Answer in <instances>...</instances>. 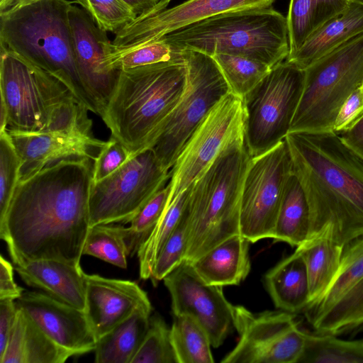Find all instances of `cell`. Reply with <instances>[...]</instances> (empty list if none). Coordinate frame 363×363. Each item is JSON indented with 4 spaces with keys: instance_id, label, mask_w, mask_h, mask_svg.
Listing matches in <instances>:
<instances>
[{
    "instance_id": "cell-1",
    "label": "cell",
    "mask_w": 363,
    "mask_h": 363,
    "mask_svg": "<svg viewBox=\"0 0 363 363\" xmlns=\"http://www.w3.org/2000/svg\"><path fill=\"white\" fill-rule=\"evenodd\" d=\"M94 162L64 159L18 182L0 222V238L15 266L43 259L80 264Z\"/></svg>"
},
{
    "instance_id": "cell-2",
    "label": "cell",
    "mask_w": 363,
    "mask_h": 363,
    "mask_svg": "<svg viewBox=\"0 0 363 363\" xmlns=\"http://www.w3.org/2000/svg\"><path fill=\"white\" fill-rule=\"evenodd\" d=\"M285 140L308 204V238L326 228L344 247L362 237L363 159L333 131L289 132Z\"/></svg>"
},
{
    "instance_id": "cell-3",
    "label": "cell",
    "mask_w": 363,
    "mask_h": 363,
    "mask_svg": "<svg viewBox=\"0 0 363 363\" xmlns=\"http://www.w3.org/2000/svg\"><path fill=\"white\" fill-rule=\"evenodd\" d=\"M71 6L69 0H35L0 14V48L60 79L89 111L99 116L77 70Z\"/></svg>"
},
{
    "instance_id": "cell-4",
    "label": "cell",
    "mask_w": 363,
    "mask_h": 363,
    "mask_svg": "<svg viewBox=\"0 0 363 363\" xmlns=\"http://www.w3.org/2000/svg\"><path fill=\"white\" fill-rule=\"evenodd\" d=\"M0 96L8 130L93 133L89 110L63 82L3 48Z\"/></svg>"
},
{
    "instance_id": "cell-5",
    "label": "cell",
    "mask_w": 363,
    "mask_h": 363,
    "mask_svg": "<svg viewBox=\"0 0 363 363\" xmlns=\"http://www.w3.org/2000/svg\"><path fill=\"white\" fill-rule=\"evenodd\" d=\"M186 74L182 57L121 71L101 116L111 137L124 145L132 155L147 148L181 99Z\"/></svg>"
},
{
    "instance_id": "cell-6",
    "label": "cell",
    "mask_w": 363,
    "mask_h": 363,
    "mask_svg": "<svg viewBox=\"0 0 363 363\" xmlns=\"http://www.w3.org/2000/svg\"><path fill=\"white\" fill-rule=\"evenodd\" d=\"M250 160L245 143H235L190 186L185 260L191 262L240 233L241 194Z\"/></svg>"
},
{
    "instance_id": "cell-7",
    "label": "cell",
    "mask_w": 363,
    "mask_h": 363,
    "mask_svg": "<svg viewBox=\"0 0 363 363\" xmlns=\"http://www.w3.org/2000/svg\"><path fill=\"white\" fill-rule=\"evenodd\" d=\"M161 38L177 52L241 56L270 67L289 54L286 17L272 6L220 13Z\"/></svg>"
},
{
    "instance_id": "cell-8",
    "label": "cell",
    "mask_w": 363,
    "mask_h": 363,
    "mask_svg": "<svg viewBox=\"0 0 363 363\" xmlns=\"http://www.w3.org/2000/svg\"><path fill=\"white\" fill-rule=\"evenodd\" d=\"M363 85V33L304 69L301 96L289 132L333 131L347 97Z\"/></svg>"
},
{
    "instance_id": "cell-9",
    "label": "cell",
    "mask_w": 363,
    "mask_h": 363,
    "mask_svg": "<svg viewBox=\"0 0 363 363\" xmlns=\"http://www.w3.org/2000/svg\"><path fill=\"white\" fill-rule=\"evenodd\" d=\"M179 52L186 67V87L147 146L152 149L162 167L169 172L211 110L230 92L211 56L192 50Z\"/></svg>"
},
{
    "instance_id": "cell-10",
    "label": "cell",
    "mask_w": 363,
    "mask_h": 363,
    "mask_svg": "<svg viewBox=\"0 0 363 363\" xmlns=\"http://www.w3.org/2000/svg\"><path fill=\"white\" fill-rule=\"evenodd\" d=\"M304 82V70L284 60L242 98L245 144L250 157L262 155L289 133Z\"/></svg>"
},
{
    "instance_id": "cell-11",
    "label": "cell",
    "mask_w": 363,
    "mask_h": 363,
    "mask_svg": "<svg viewBox=\"0 0 363 363\" xmlns=\"http://www.w3.org/2000/svg\"><path fill=\"white\" fill-rule=\"evenodd\" d=\"M169 179L170 172L162 167L152 149L145 148L133 155L112 174L92 182L89 200L90 227L130 223Z\"/></svg>"
},
{
    "instance_id": "cell-12",
    "label": "cell",
    "mask_w": 363,
    "mask_h": 363,
    "mask_svg": "<svg viewBox=\"0 0 363 363\" xmlns=\"http://www.w3.org/2000/svg\"><path fill=\"white\" fill-rule=\"evenodd\" d=\"M245 143L242 99L229 92L211 110L186 142L170 170L169 200L186 190L220 152Z\"/></svg>"
},
{
    "instance_id": "cell-13",
    "label": "cell",
    "mask_w": 363,
    "mask_h": 363,
    "mask_svg": "<svg viewBox=\"0 0 363 363\" xmlns=\"http://www.w3.org/2000/svg\"><path fill=\"white\" fill-rule=\"evenodd\" d=\"M291 172V157L285 139L267 152L250 157L240 209V233L250 242L272 239Z\"/></svg>"
},
{
    "instance_id": "cell-14",
    "label": "cell",
    "mask_w": 363,
    "mask_h": 363,
    "mask_svg": "<svg viewBox=\"0 0 363 363\" xmlns=\"http://www.w3.org/2000/svg\"><path fill=\"white\" fill-rule=\"evenodd\" d=\"M234 327L239 340L222 363H299L306 332L298 328L294 313H255L234 306Z\"/></svg>"
},
{
    "instance_id": "cell-15",
    "label": "cell",
    "mask_w": 363,
    "mask_h": 363,
    "mask_svg": "<svg viewBox=\"0 0 363 363\" xmlns=\"http://www.w3.org/2000/svg\"><path fill=\"white\" fill-rule=\"evenodd\" d=\"M303 312L317 333L336 335L363 327V236L344 247L332 282Z\"/></svg>"
},
{
    "instance_id": "cell-16",
    "label": "cell",
    "mask_w": 363,
    "mask_h": 363,
    "mask_svg": "<svg viewBox=\"0 0 363 363\" xmlns=\"http://www.w3.org/2000/svg\"><path fill=\"white\" fill-rule=\"evenodd\" d=\"M171 297L174 315H188L207 332L212 347H218L234 327V306L223 286L207 284L184 260L163 279Z\"/></svg>"
},
{
    "instance_id": "cell-17",
    "label": "cell",
    "mask_w": 363,
    "mask_h": 363,
    "mask_svg": "<svg viewBox=\"0 0 363 363\" xmlns=\"http://www.w3.org/2000/svg\"><path fill=\"white\" fill-rule=\"evenodd\" d=\"M172 0H160L149 11L137 16L116 34L112 44L130 46L160 38L220 13L271 7L275 0H187L167 9Z\"/></svg>"
},
{
    "instance_id": "cell-18",
    "label": "cell",
    "mask_w": 363,
    "mask_h": 363,
    "mask_svg": "<svg viewBox=\"0 0 363 363\" xmlns=\"http://www.w3.org/2000/svg\"><path fill=\"white\" fill-rule=\"evenodd\" d=\"M69 14L77 70L101 116L121 73L107 63L112 42L83 9L72 5Z\"/></svg>"
},
{
    "instance_id": "cell-19",
    "label": "cell",
    "mask_w": 363,
    "mask_h": 363,
    "mask_svg": "<svg viewBox=\"0 0 363 363\" xmlns=\"http://www.w3.org/2000/svg\"><path fill=\"white\" fill-rule=\"evenodd\" d=\"M16 304L52 340L72 356L94 350L97 339L84 310L42 291H24Z\"/></svg>"
},
{
    "instance_id": "cell-20",
    "label": "cell",
    "mask_w": 363,
    "mask_h": 363,
    "mask_svg": "<svg viewBox=\"0 0 363 363\" xmlns=\"http://www.w3.org/2000/svg\"><path fill=\"white\" fill-rule=\"evenodd\" d=\"M7 131L21 159L19 182L64 159L88 157L95 161L106 144L93 133Z\"/></svg>"
},
{
    "instance_id": "cell-21",
    "label": "cell",
    "mask_w": 363,
    "mask_h": 363,
    "mask_svg": "<svg viewBox=\"0 0 363 363\" xmlns=\"http://www.w3.org/2000/svg\"><path fill=\"white\" fill-rule=\"evenodd\" d=\"M85 309L98 340L135 310L152 307L147 293L129 280L85 274Z\"/></svg>"
},
{
    "instance_id": "cell-22",
    "label": "cell",
    "mask_w": 363,
    "mask_h": 363,
    "mask_svg": "<svg viewBox=\"0 0 363 363\" xmlns=\"http://www.w3.org/2000/svg\"><path fill=\"white\" fill-rule=\"evenodd\" d=\"M28 286L77 308L85 309V273L80 264L43 259L15 266Z\"/></svg>"
},
{
    "instance_id": "cell-23",
    "label": "cell",
    "mask_w": 363,
    "mask_h": 363,
    "mask_svg": "<svg viewBox=\"0 0 363 363\" xmlns=\"http://www.w3.org/2000/svg\"><path fill=\"white\" fill-rule=\"evenodd\" d=\"M249 243L240 233L236 234L190 262L207 284L223 287L238 285L250 271Z\"/></svg>"
},
{
    "instance_id": "cell-24",
    "label": "cell",
    "mask_w": 363,
    "mask_h": 363,
    "mask_svg": "<svg viewBox=\"0 0 363 363\" xmlns=\"http://www.w3.org/2000/svg\"><path fill=\"white\" fill-rule=\"evenodd\" d=\"M0 363H63L72 355L52 340L21 308Z\"/></svg>"
},
{
    "instance_id": "cell-25",
    "label": "cell",
    "mask_w": 363,
    "mask_h": 363,
    "mask_svg": "<svg viewBox=\"0 0 363 363\" xmlns=\"http://www.w3.org/2000/svg\"><path fill=\"white\" fill-rule=\"evenodd\" d=\"M363 33V4L351 2L340 15L313 33L298 50L286 60L301 69L350 38Z\"/></svg>"
},
{
    "instance_id": "cell-26",
    "label": "cell",
    "mask_w": 363,
    "mask_h": 363,
    "mask_svg": "<svg viewBox=\"0 0 363 363\" xmlns=\"http://www.w3.org/2000/svg\"><path fill=\"white\" fill-rule=\"evenodd\" d=\"M265 287L275 306L291 313L304 311L311 302L309 281L303 257L295 250L264 275Z\"/></svg>"
},
{
    "instance_id": "cell-27",
    "label": "cell",
    "mask_w": 363,
    "mask_h": 363,
    "mask_svg": "<svg viewBox=\"0 0 363 363\" xmlns=\"http://www.w3.org/2000/svg\"><path fill=\"white\" fill-rule=\"evenodd\" d=\"M152 307L135 310L99 338L94 349L96 363H131L147 333Z\"/></svg>"
},
{
    "instance_id": "cell-28",
    "label": "cell",
    "mask_w": 363,
    "mask_h": 363,
    "mask_svg": "<svg viewBox=\"0 0 363 363\" xmlns=\"http://www.w3.org/2000/svg\"><path fill=\"white\" fill-rule=\"evenodd\" d=\"M296 250L301 252L306 264L311 303L322 295L332 282L339 269L344 247L333 240L331 230L326 228Z\"/></svg>"
},
{
    "instance_id": "cell-29",
    "label": "cell",
    "mask_w": 363,
    "mask_h": 363,
    "mask_svg": "<svg viewBox=\"0 0 363 363\" xmlns=\"http://www.w3.org/2000/svg\"><path fill=\"white\" fill-rule=\"evenodd\" d=\"M348 0H290L286 16L289 54L292 57L305 41L325 23L342 13Z\"/></svg>"
},
{
    "instance_id": "cell-30",
    "label": "cell",
    "mask_w": 363,
    "mask_h": 363,
    "mask_svg": "<svg viewBox=\"0 0 363 363\" xmlns=\"http://www.w3.org/2000/svg\"><path fill=\"white\" fill-rule=\"evenodd\" d=\"M309 233L310 213L307 199L297 177L291 172L286 183L272 239L297 247L308 238Z\"/></svg>"
},
{
    "instance_id": "cell-31",
    "label": "cell",
    "mask_w": 363,
    "mask_h": 363,
    "mask_svg": "<svg viewBox=\"0 0 363 363\" xmlns=\"http://www.w3.org/2000/svg\"><path fill=\"white\" fill-rule=\"evenodd\" d=\"M177 363H212V347L204 328L188 315H174L170 328Z\"/></svg>"
},
{
    "instance_id": "cell-32",
    "label": "cell",
    "mask_w": 363,
    "mask_h": 363,
    "mask_svg": "<svg viewBox=\"0 0 363 363\" xmlns=\"http://www.w3.org/2000/svg\"><path fill=\"white\" fill-rule=\"evenodd\" d=\"M189 187L173 199H168L158 222L139 248L137 255L140 279H150L157 255L184 215Z\"/></svg>"
},
{
    "instance_id": "cell-33",
    "label": "cell",
    "mask_w": 363,
    "mask_h": 363,
    "mask_svg": "<svg viewBox=\"0 0 363 363\" xmlns=\"http://www.w3.org/2000/svg\"><path fill=\"white\" fill-rule=\"evenodd\" d=\"M299 363H363V340H344L332 334L306 332Z\"/></svg>"
},
{
    "instance_id": "cell-34",
    "label": "cell",
    "mask_w": 363,
    "mask_h": 363,
    "mask_svg": "<svg viewBox=\"0 0 363 363\" xmlns=\"http://www.w3.org/2000/svg\"><path fill=\"white\" fill-rule=\"evenodd\" d=\"M181 54L162 38L130 46L116 47L112 43L107 54L110 67L119 71L180 59Z\"/></svg>"
},
{
    "instance_id": "cell-35",
    "label": "cell",
    "mask_w": 363,
    "mask_h": 363,
    "mask_svg": "<svg viewBox=\"0 0 363 363\" xmlns=\"http://www.w3.org/2000/svg\"><path fill=\"white\" fill-rule=\"evenodd\" d=\"M125 227L119 224H98L89 228L82 255H90L119 268L126 269L129 252Z\"/></svg>"
},
{
    "instance_id": "cell-36",
    "label": "cell",
    "mask_w": 363,
    "mask_h": 363,
    "mask_svg": "<svg viewBox=\"0 0 363 363\" xmlns=\"http://www.w3.org/2000/svg\"><path fill=\"white\" fill-rule=\"evenodd\" d=\"M211 57L220 68L230 92L242 99L272 69L264 63L245 57L219 53Z\"/></svg>"
},
{
    "instance_id": "cell-37",
    "label": "cell",
    "mask_w": 363,
    "mask_h": 363,
    "mask_svg": "<svg viewBox=\"0 0 363 363\" xmlns=\"http://www.w3.org/2000/svg\"><path fill=\"white\" fill-rule=\"evenodd\" d=\"M171 191L169 182L161 188L139 210L125 228L129 256H133L148 238L164 211Z\"/></svg>"
},
{
    "instance_id": "cell-38",
    "label": "cell",
    "mask_w": 363,
    "mask_h": 363,
    "mask_svg": "<svg viewBox=\"0 0 363 363\" xmlns=\"http://www.w3.org/2000/svg\"><path fill=\"white\" fill-rule=\"evenodd\" d=\"M131 363H177L170 328L160 315L150 316L147 333Z\"/></svg>"
},
{
    "instance_id": "cell-39",
    "label": "cell",
    "mask_w": 363,
    "mask_h": 363,
    "mask_svg": "<svg viewBox=\"0 0 363 363\" xmlns=\"http://www.w3.org/2000/svg\"><path fill=\"white\" fill-rule=\"evenodd\" d=\"M106 32L116 34L131 23L137 15L122 0H74Z\"/></svg>"
},
{
    "instance_id": "cell-40",
    "label": "cell",
    "mask_w": 363,
    "mask_h": 363,
    "mask_svg": "<svg viewBox=\"0 0 363 363\" xmlns=\"http://www.w3.org/2000/svg\"><path fill=\"white\" fill-rule=\"evenodd\" d=\"M21 159L7 130L0 132V222L20 179Z\"/></svg>"
},
{
    "instance_id": "cell-41",
    "label": "cell",
    "mask_w": 363,
    "mask_h": 363,
    "mask_svg": "<svg viewBox=\"0 0 363 363\" xmlns=\"http://www.w3.org/2000/svg\"><path fill=\"white\" fill-rule=\"evenodd\" d=\"M187 233V220L184 210L178 225L164 242L155 259L150 279L154 286H157L159 281L163 280L185 260Z\"/></svg>"
},
{
    "instance_id": "cell-42",
    "label": "cell",
    "mask_w": 363,
    "mask_h": 363,
    "mask_svg": "<svg viewBox=\"0 0 363 363\" xmlns=\"http://www.w3.org/2000/svg\"><path fill=\"white\" fill-rule=\"evenodd\" d=\"M132 155L124 145L111 137L94 162L93 182L101 181L112 174Z\"/></svg>"
},
{
    "instance_id": "cell-43",
    "label": "cell",
    "mask_w": 363,
    "mask_h": 363,
    "mask_svg": "<svg viewBox=\"0 0 363 363\" xmlns=\"http://www.w3.org/2000/svg\"><path fill=\"white\" fill-rule=\"evenodd\" d=\"M363 117V85L354 90L341 106L333 125V132L340 134L353 126Z\"/></svg>"
},
{
    "instance_id": "cell-44",
    "label": "cell",
    "mask_w": 363,
    "mask_h": 363,
    "mask_svg": "<svg viewBox=\"0 0 363 363\" xmlns=\"http://www.w3.org/2000/svg\"><path fill=\"white\" fill-rule=\"evenodd\" d=\"M16 301L0 299V357L4 354L18 313Z\"/></svg>"
},
{
    "instance_id": "cell-45",
    "label": "cell",
    "mask_w": 363,
    "mask_h": 363,
    "mask_svg": "<svg viewBox=\"0 0 363 363\" xmlns=\"http://www.w3.org/2000/svg\"><path fill=\"white\" fill-rule=\"evenodd\" d=\"M13 265L0 256V299H18L24 289L14 281Z\"/></svg>"
},
{
    "instance_id": "cell-46",
    "label": "cell",
    "mask_w": 363,
    "mask_h": 363,
    "mask_svg": "<svg viewBox=\"0 0 363 363\" xmlns=\"http://www.w3.org/2000/svg\"><path fill=\"white\" fill-rule=\"evenodd\" d=\"M338 135L350 150L363 159V117L350 128Z\"/></svg>"
},
{
    "instance_id": "cell-47",
    "label": "cell",
    "mask_w": 363,
    "mask_h": 363,
    "mask_svg": "<svg viewBox=\"0 0 363 363\" xmlns=\"http://www.w3.org/2000/svg\"><path fill=\"white\" fill-rule=\"evenodd\" d=\"M137 15L146 13L154 8L160 0H122Z\"/></svg>"
},
{
    "instance_id": "cell-48",
    "label": "cell",
    "mask_w": 363,
    "mask_h": 363,
    "mask_svg": "<svg viewBox=\"0 0 363 363\" xmlns=\"http://www.w3.org/2000/svg\"><path fill=\"white\" fill-rule=\"evenodd\" d=\"M16 5V0H0V14L8 12Z\"/></svg>"
},
{
    "instance_id": "cell-49",
    "label": "cell",
    "mask_w": 363,
    "mask_h": 363,
    "mask_svg": "<svg viewBox=\"0 0 363 363\" xmlns=\"http://www.w3.org/2000/svg\"><path fill=\"white\" fill-rule=\"evenodd\" d=\"M31 1H35V0H16V4H17L16 6L21 3Z\"/></svg>"
},
{
    "instance_id": "cell-50",
    "label": "cell",
    "mask_w": 363,
    "mask_h": 363,
    "mask_svg": "<svg viewBox=\"0 0 363 363\" xmlns=\"http://www.w3.org/2000/svg\"><path fill=\"white\" fill-rule=\"evenodd\" d=\"M351 2H356V3H360V4H363V0H348Z\"/></svg>"
}]
</instances>
